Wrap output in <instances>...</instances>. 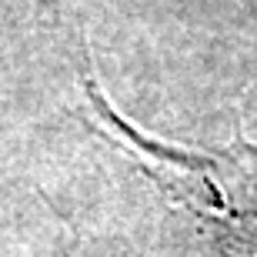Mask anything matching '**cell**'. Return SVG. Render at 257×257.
<instances>
[{
  "label": "cell",
  "instance_id": "cell-1",
  "mask_svg": "<svg viewBox=\"0 0 257 257\" xmlns=\"http://www.w3.org/2000/svg\"><path fill=\"white\" fill-rule=\"evenodd\" d=\"M87 97L97 120L127 144V151L164 187V194H171L174 204L217 224L220 234H234L257 247V144L234 141L214 154L174 151L127 127L100 97L94 80H87Z\"/></svg>",
  "mask_w": 257,
  "mask_h": 257
}]
</instances>
